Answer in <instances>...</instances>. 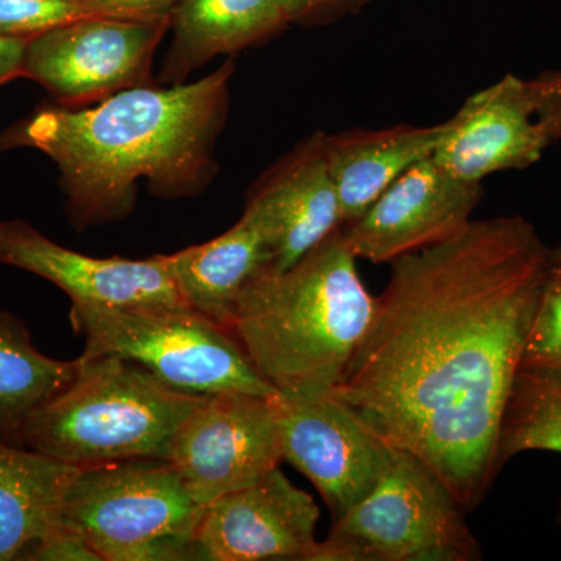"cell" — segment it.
Listing matches in <instances>:
<instances>
[{"mask_svg": "<svg viewBox=\"0 0 561 561\" xmlns=\"http://www.w3.org/2000/svg\"><path fill=\"white\" fill-rule=\"evenodd\" d=\"M28 39L0 36V84L24 77Z\"/></svg>", "mask_w": 561, "mask_h": 561, "instance_id": "83f0119b", "label": "cell"}, {"mask_svg": "<svg viewBox=\"0 0 561 561\" xmlns=\"http://www.w3.org/2000/svg\"><path fill=\"white\" fill-rule=\"evenodd\" d=\"M162 260L184 301L228 328L243 287L271 264L272 253L261 228L243 213L219 238Z\"/></svg>", "mask_w": 561, "mask_h": 561, "instance_id": "ac0fdd59", "label": "cell"}, {"mask_svg": "<svg viewBox=\"0 0 561 561\" xmlns=\"http://www.w3.org/2000/svg\"><path fill=\"white\" fill-rule=\"evenodd\" d=\"M171 22L90 16L58 25L28 39L24 77L68 108L151 84L154 54Z\"/></svg>", "mask_w": 561, "mask_h": 561, "instance_id": "ba28073f", "label": "cell"}, {"mask_svg": "<svg viewBox=\"0 0 561 561\" xmlns=\"http://www.w3.org/2000/svg\"><path fill=\"white\" fill-rule=\"evenodd\" d=\"M35 561H103L83 535L57 523L21 557Z\"/></svg>", "mask_w": 561, "mask_h": 561, "instance_id": "cb8c5ba5", "label": "cell"}, {"mask_svg": "<svg viewBox=\"0 0 561 561\" xmlns=\"http://www.w3.org/2000/svg\"><path fill=\"white\" fill-rule=\"evenodd\" d=\"M549 254L529 220L502 216L390 262L367 339L331 391L468 512L502 471V419Z\"/></svg>", "mask_w": 561, "mask_h": 561, "instance_id": "6da1fadb", "label": "cell"}, {"mask_svg": "<svg viewBox=\"0 0 561 561\" xmlns=\"http://www.w3.org/2000/svg\"><path fill=\"white\" fill-rule=\"evenodd\" d=\"M467 508L415 454L393 448L375 489L332 522L316 561H476Z\"/></svg>", "mask_w": 561, "mask_h": 561, "instance_id": "52a82bcc", "label": "cell"}, {"mask_svg": "<svg viewBox=\"0 0 561 561\" xmlns=\"http://www.w3.org/2000/svg\"><path fill=\"white\" fill-rule=\"evenodd\" d=\"M519 368L561 371V276L546 280Z\"/></svg>", "mask_w": 561, "mask_h": 561, "instance_id": "603a6c76", "label": "cell"}, {"mask_svg": "<svg viewBox=\"0 0 561 561\" xmlns=\"http://www.w3.org/2000/svg\"><path fill=\"white\" fill-rule=\"evenodd\" d=\"M549 276L551 278L561 276V247L551 250V254H549Z\"/></svg>", "mask_w": 561, "mask_h": 561, "instance_id": "f1b7e54d", "label": "cell"}, {"mask_svg": "<svg viewBox=\"0 0 561 561\" xmlns=\"http://www.w3.org/2000/svg\"><path fill=\"white\" fill-rule=\"evenodd\" d=\"M79 359H51L35 348L20 320L0 311V431L22 423L76 378Z\"/></svg>", "mask_w": 561, "mask_h": 561, "instance_id": "ffe728a7", "label": "cell"}, {"mask_svg": "<svg viewBox=\"0 0 561 561\" xmlns=\"http://www.w3.org/2000/svg\"><path fill=\"white\" fill-rule=\"evenodd\" d=\"M442 128V124L394 125L324 136V153L341 203L343 227L359 219L409 168L431 158Z\"/></svg>", "mask_w": 561, "mask_h": 561, "instance_id": "2e32d148", "label": "cell"}, {"mask_svg": "<svg viewBox=\"0 0 561 561\" xmlns=\"http://www.w3.org/2000/svg\"><path fill=\"white\" fill-rule=\"evenodd\" d=\"M442 127L432 160L467 183L530 168L552 142L535 119L526 80L512 73L471 94Z\"/></svg>", "mask_w": 561, "mask_h": 561, "instance_id": "5bb4252c", "label": "cell"}, {"mask_svg": "<svg viewBox=\"0 0 561 561\" xmlns=\"http://www.w3.org/2000/svg\"><path fill=\"white\" fill-rule=\"evenodd\" d=\"M342 228L286 271L262 267L243 287L227 330L286 397L331 393L375 320Z\"/></svg>", "mask_w": 561, "mask_h": 561, "instance_id": "3957f363", "label": "cell"}, {"mask_svg": "<svg viewBox=\"0 0 561 561\" xmlns=\"http://www.w3.org/2000/svg\"><path fill=\"white\" fill-rule=\"evenodd\" d=\"M232 73L227 61L192 83L144 84L81 108L44 106L3 133L0 150L32 147L57 164L77 230L121 220L140 180L168 198L208 186Z\"/></svg>", "mask_w": 561, "mask_h": 561, "instance_id": "7a4b0ae2", "label": "cell"}, {"mask_svg": "<svg viewBox=\"0 0 561 561\" xmlns=\"http://www.w3.org/2000/svg\"><path fill=\"white\" fill-rule=\"evenodd\" d=\"M320 511L278 468L206 505L198 524L201 560L316 561Z\"/></svg>", "mask_w": 561, "mask_h": 561, "instance_id": "8fae6325", "label": "cell"}, {"mask_svg": "<svg viewBox=\"0 0 561 561\" xmlns=\"http://www.w3.org/2000/svg\"><path fill=\"white\" fill-rule=\"evenodd\" d=\"M287 25L278 0H179L162 79L165 83H184L213 58L257 46Z\"/></svg>", "mask_w": 561, "mask_h": 561, "instance_id": "e0dca14e", "label": "cell"}, {"mask_svg": "<svg viewBox=\"0 0 561 561\" xmlns=\"http://www.w3.org/2000/svg\"><path fill=\"white\" fill-rule=\"evenodd\" d=\"M526 451L561 454V371L519 368L502 419L497 459L502 468Z\"/></svg>", "mask_w": 561, "mask_h": 561, "instance_id": "44dd1931", "label": "cell"}, {"mask_svg": "<svg viewBox=\"0 0 561 561\" xmlns=\"http://www.w3.org/2000/svg\"><path fill=\"white\" fill-rule=\"evenodd\" d=\"M98 16L125 21H172L179 0H80Z\"/></svg>", "mask_w": 561, "mask_h": 561, "instance_id": "484cf974", "label": "cell"}, {"mask_svg": "<svg viewBox=\"0 0 561 561\" xmlns=\"http://www.w3.org/2000/svg\"><path fill=\"white\" fill-rule=\"evenodd\" d=\"M168 460L205 507L260 481L283 460L278 394H205L173 437Z\"/></svg>", "mask_w": 561, "mask_h": 561, "instance_id": "9c48e42d", "label": "cell"}, {"mask_svg": "<svg viewBox=\"0 0 561 561\" xmlns=\"http://www.w3.org/2000/svg\"><path fill=\"white\" fill-rule=\"evenodd\" d=\"M324 136L317 131L301 140L261 176L247 198L243 213L261 228L276 271L291 267L343 228Z\"/></svg>", "mask_w": 561, "mask_h": 561, "instance_id": "9a60e30c", "label": "cell"}, {"mask_svg": "<svg viewBox=\"0 0 561 561\" xmlns=\"http://www.w3.org/2000/svg\"><path fill=\"white\" fill-rule=\"evenodd\" d=\"M73 331L84 337L80 357L136 362L173 389L273 398L279 391L253 367L227 328L187 305L95 308L70 306Z\"/></svg>", "mask_w": 561, "mask_h": 561, "instance_id": "8992f818", "label": "cell"}, {"mask_svg": "<svg viewBox=\"0 0 561 561\" xmlns=\"http://www.w3.org/2000/svg\"><path fill=\"white\" fill-rule=\"evenodd\" d=\"M203 398L136 362L79 357L72 382L32 412L18 435L27 448L79 468L168 460L173 437Z\"/></svg>", "mask_w": 561, "mask_h": 561, "instance_id": "277c9868", "label": "cell"}, {"mask_svg": "<svg viewBox=\"0 0 561 561\" xmlns=\"http://www.w3.org/2000/svg\"><path fill=\"white\" fill-rule=\"evenodd\" d=\"M481 184L453 176L431 158L398 176L364 214L342 228L357 260L393 262L451 239L470 224Z\"/></svg>", "mask_w": 561, "mask_h": 561, "instance_id": "7c38bea8", "label": "cell"}, {"mask_svg": "<svg viewBox=\"0 0 561 561\" xmlns=\"http://www.w3.org/2000/svg\"><path fill=\"white\" fill-rule=\"evenodd\" d=\"M81 468L0 442V561L21 559L58 523Z\"/></svg>", "mask_w": 561, "mask_h": 561, "instance_id": "d6986e66", "label": "cell"}, {"mask_svg": "<svg viewBox=\"0 0 561 561\" xmlns=\"http://www.w3.org/2000/svg\"><path fill=\"white\" fill-rule=\"evenodd\" d=\"M535 119L551 140L561 139V70L526 80Z\"/></svg>", "mask_w": 561, "mask_h": 561, "instance_id": "d4e9b609", "label": "cell"}, {"mask_svg": "<svg viewBox=\"0 0 561 561\" xmlns=\"http://www.w3.org/2000/svg\"><path fill=\"white\" fill-rule=\"evenodd\" d=\"M205 508L171 461L122 460L81 468L58 523L103 561L201 560L195 535Z\"/></svg>", "mask_w": 561, "mask_h": 561, "instance_id": "5b68a950", "label": "cell"}, {"mask_svg": "<svg viewBox=\"0 0 561 561\" xmlns=\"http://www.w3.org/2000/svg\"><path fill=\"white\" fill-rule=\"evenodd\" d=\"M98 16L80 0H0V36L32 39L58 25Z\"/></svg>", "mask_w": 561, "mask_h": 561, "instance_id": "7402d4cb", "label": "cell"}, {"mask_svg": "<svg viewBox=\"0 0 561 561\" xmlns=\"http://www.w3.org/2000/svg\"><path fill=\"white\" fill-rule=\"evenodd\" d=\"M278 408L283 460L313 483L337 522L375 489L393 446L331 393H279Z\"/></svg>", "mask_w": 561, "mask_h": 561, "instance_id": "30bf717a", "label": "cell"}, {"mask_svg": "<svg viewBox=\"0 0 561 561\" xmlns=\"http://www.w3.org/2000/svg\"><path fill=\"white\" fill-rule=\"evenodd\" d=\"M290 24L317 25L356 13L367 0H278Z\"/></svg>", "mask_w": 561, "mask_h": 561, "instance_id": "4316f807", "label": "cell"}, {"mask_svg": "<svg viewBox=\"0 0 561 561\" xmlns=\"http://www.w3.org/2000/svg\"><path fill=\"white\" fill-rule=\"evenodd\" d=\"M0 262L49 280L77 306L187 305L162 254L142 261L92 257L58 245L24 220L0 221Z\"/></svg>", "mask_w": 561, "mask_h": 561, "instance_id": "4fadbf2b", "label": "cell"}, {"mask_svg": "<svg viewBox=\"0 0 561 561\" xmlns=\"http://www.w3.org/2000/svg\"><path fill=\"white\" fill-rule=\"evenodd\" d=\"M560 513H559V519H560V523H561V501H560Z\"/></svg>", "mask_w": 561, "mask_h": 561, "instance_id": "f546056e", "label": "cell"}]
</instances>
